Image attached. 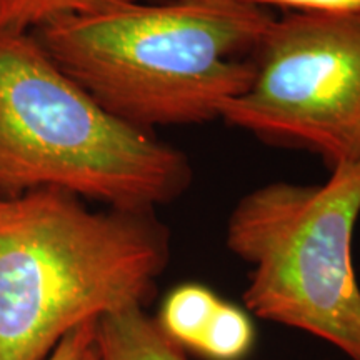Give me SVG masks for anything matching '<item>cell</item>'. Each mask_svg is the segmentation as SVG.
Returning a JSON list of instances; mask_svg holds the SVG:
<instances>
[{"label":"cell","mask_w":360,"mask_h":360,"mask_svg":"<svg viewBox=\"0 0 360 360\" xmlns=\"http://www.w3.org/2000/svg\"><path fill=\"white\" fill-rule=\"evenodd\" d=\"M269 8L227 0L132 2L32 30L97 103L134 127L202 124L250 87Z\"/></svg>","instance_id":"obj_1"},{"label":"cell","mask_w":360,"mask_h":360,"mask_svg":"<svg viewBox=\"0 0 360 360\" xmlns=\"http://www.w3.org/2000/svg\"><path fill=\"white\" fill-rule=\"evenodd\" d=\"M170 260L155 210H90L60 188L0 195V360H45L84 323L154 299Z\"/></svg>","instance_id":"obj_2"},{"label":"cell","mask_w":360,"mask_h":360,"mask_svg":"<svg viewBox=\"0 0 360 360\" xmlns=\"http://www.w3.org/2000/svg\"><path fill=\"white\" fill-rule=\"evenodd\" d=\"M191 184L182 150L107 112L30 32L0 30V195L60 188L110 209L155 210Z\"/></svg>","instance_id":"obj_3"},{"label":"cell","mask_w":360,"mask_h":360,"mask_svg":"<svg viewBox=\"0 0 360 360\" xmlns=\"http://www.w3.org/2000/svg\"><path fill=\"white\" fill-rule=\"evenodd\" d=\"M360 162L327 182H270L227 220L229 250L249 265L244 304L264 321L305 332L360 360V287L352 260Z\"/></svg>","instance_id":"obj_4"},{"label":"cell","mask_w":360,"mask_h":360,"mask_svg":"<svg viewBox=\"0 0 360 360\" xmlns=\"http://www.w3.org/2000/svg\"><path fill=\"white\" fill-rule=\"evenodd\" d=\"M220 119L277 146L360 162V12H287L270 22L255 74Z\"/></svg>","instance_id":"obj_5"},{"label":"cell","mask_w":360,"mask_h":360,"mask_svg":"<svg viewBox=\"0 0 360 360\" xmlns=\"http://www.w3.org/2000/svg\"><path fill=\"white\" fill-rule=\"evenodd\" d=\"M97 360H188L142 307L102 315L96 322Z\"/></svg>","instance_id":"obj_6"},{"label":"cell","mask_w":360,"mask_h":360,"mask_svg":"<svg viewBox=\"0 0 360 360\" xmlns=\"http://www.w3.org/2000/svg\"><path fill=\"white\" fill-rule=\"evenodd\" d=\"M220 300L202 283H182L169 292L155 319L170 339L195 352Z\"/></svg>","instance_id":"obj_7"},{"label":"cell","mask_w":360,"mask_h":360,"mask_svg":"<svg viewBox=\"0 0 360 360\" xmlns=\"http://www.w3.org/2000/svg\"><path fill=\"white\" fill-rule=\"evenodd\" d=\"M139 0H0V30L27 34L53 20L114 8Z\"/></svg>","instance_id":"obj_8"},{"label":"cell","mask_w":360,"mask_h":360,"mask_svg":"<svg viewBox=\"0 0 360 360\" xmlns=\"http://www.w3.org/2000/svg\"><path fill=\"white\" fill-rule=\"evenodd\" d=\"M255 345V327L249 314L220 300L195 352L209 360H244Z\"/></svg>","instance_id":"obj_9"},{"label":"cell","mask_w":360,"mask_h":360,"mask_svg":"<svg viewBox=\"0 0 360 360\" xmlns=\"http://www.w3.org/2000/svg\"><path fill=\"white\" fill-rule=\"evenodd\" d=\"M96 322H87L72 330L45 360H97Z\"/></svg>","instance_id":"obj_10"},{"label":"cell","mask_w":360,"mask_h":360,"mask_svg":"<svg viewBox=\"0 0 360 360\" xmlns=\"http://www.w3.org/2000/svg\"><path fill=\"white\" fill-rule=\"evenodd\" d=\"M267 8L277 6L287 12H360V0H227Z\"/></svg>","instance_id":"obj_11"},{"label":"cell","mask_w":360,"mask_h":360,"mask_svg":"<svg viewBox=\"0 0 360 360\" xmlns=\"http://www.w3.org/2000/svg\"><path fill=\"white\" fill-rule=\"evenodd\" d=\"M141 2H148V4H165V2H175V0H141Z\"/></svg>","instance_id":"obj_12"}]
</instances>
